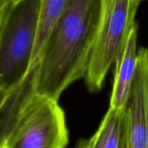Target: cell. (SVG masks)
<instances>
[{
  "label": "cell",
  "mask_w": 148,
  "mask_h": 148,
  "mask_svg": "<svg viewBox=\"0 0 148 148\" xmlns=\"http://www.w3.org/2000/svg\"><path fill=\"white\" fill-rule=\"evenodd\" d=\"M107 0H69L35 68L37 95L58 101L74 82L84 79Z\"/></svg>",
  "instance_id": "cell-1"
},
{
  "label": "cell",
  "mask_w": 148,
  "mask_h": 148,
  "mask_svg": "<svg viewBox=\"0 0 148 148\" xmlns=\"http://www.w3.org/2000/svg\"><path fill=\"white\" fill-rule=\"evenodd\" d=\"M41 0H13L0 29V108L32 71Z\"/></svg>",
  "instance_id": "cell-2"
},
{
  "label": "cell",
  "mask_w": 148,
  "mask_h": 148,
  "mask_svg": "<svg viewBox=\"0 0 148 148\" xmlns=\"http://www.w3.org/2000/svg\"><path fill=\"white\" fill-rule=\"evenodd\" d=\"M138 0H107L84 78L90 92H99L136 23Z\"/></svg>",
  "instance_id": "cell-3"
},
{
  "label": "cell",
  "mask_w": 148,
  "mask_h": 148,
  "mask_svg": "<svg viewBox=\"0 0 148 148\" xmlns=\"http://www.w3.org/2000/svg\"><path fill=\"white\" fill-rule=\"evenodd\" d=\"M4 145L7 148H66L68 129L58 101L34 96Z\"/></svg>",
  "instance_id": "cell-4"
},
{
  "label": "cell",
  "mask_w": 148,
  "mask_h": 148,
  "mask_svg": "<svg viewBox=\"0 0 148 148\" xmlns=\"http://www.w3.org/2000/svg\"><path fill=\"white\" fill-rule=\"evenodd\" d=\"M128 148H148V48L138 51L136 73L125 105Z\"/></svg>",
  "instance_id": "cell-5"
},
{
  "label": "cell",
  "mask_w": 148,
  "mask_h": 148,
  "mask_svg": "<svg viewBox=\"0 0 148 148\" xmlns=\"http://www.w3.org/2000/svg\"><path fill=\"white\" fill-rule=\"evenodd\" d=\"M138 32L136 22L132 26L127 40L115 61V75L110 97L109 108L123 109L128 100L138 61Z\"/></svg>",
  "instance_id": "cell-6"
},
{
  "label": "cell",
  "mask_w": 148,
  "mask_h": 148,
  "mask_svg": "<svg viewBox=\"0 0 148 148\" xmlns=\"http://www.w3.org/2000/svg\"><path fill=\"white\" fill-rule=\"evenodd\" d=\"M90 138V148H128L125 106L123 109L109 108L97 131Z\"/></svg>",
  "instance_id": "cell-7"
},
{
  "label": "cell",
  "mask_w": 148,
  "mask_h": 148,
  "mask_svg": "<svg viewBox=\"0 0 148 148\" xmlns=\"http://www.w3.org/2000/svg\"><path fill=\"white\" fill-rule=\"evenodd\" d=\"M68 3L69 0H41L31 73L35 71L45 45L53 28L65 11Z\"/></svg>",
  "instance_id": "cell-8"
},
{
  "label": "cell",
  "mask_w": 148,
  "mask_h": 148,
  "mask_svg": "<svg viewBox=\"0 0 148 148\" xmlns=\"http://www.w3.org/2000/svg\"><path fill=\"white\" fill-rule=\"evenodd\" d=\"M13 0H0V29Z\"/></svg>",
  "instance_id": "cell-9"
},
{
  "label": "cell",
  "mask_w": 148,
  "mask_h": 148,
  "mask_svg": "<svg viewBox=\"0 0 148 148\" xmlns=\"http://www.w3.org/2000/svg\"><path fill=\"white\" fill-rule=\"evenodd\" d=\"M91 144V138H80L77 144L74 146V148H90Z\"/></svg>",
  "instance_id": "cell-10"
},
{
  "label": "cell",
  "mask_w": 148,
  "mask_h": 148,
  "mask_svg": "<svg viewBox=\"0 0 148 148\" xmlns=\"http://www.w3.org/2000/svg\"><path fill=\"white\" fill-rule=\"evenodd\" d=\"M0 148H7L5 145H0Z\"/></svg>",
  "instance_id": "cell-11"
},
{
  "label": "cell",
  "mask_w": 148,
  "mask_h": 148,
  "mask_svg": "<svg viewBox=\"0 0 148 148\" xmlns=\"http://www.w3.org/2000/svg\"><path fill=\"white\" fill-rule=\"evenodd\" d=\"M138 1H139V2H140V3H141V2H142V1H145V0H138Z\"/></svg>",
  "instance_id": "cell-12"
}]
</instances>
